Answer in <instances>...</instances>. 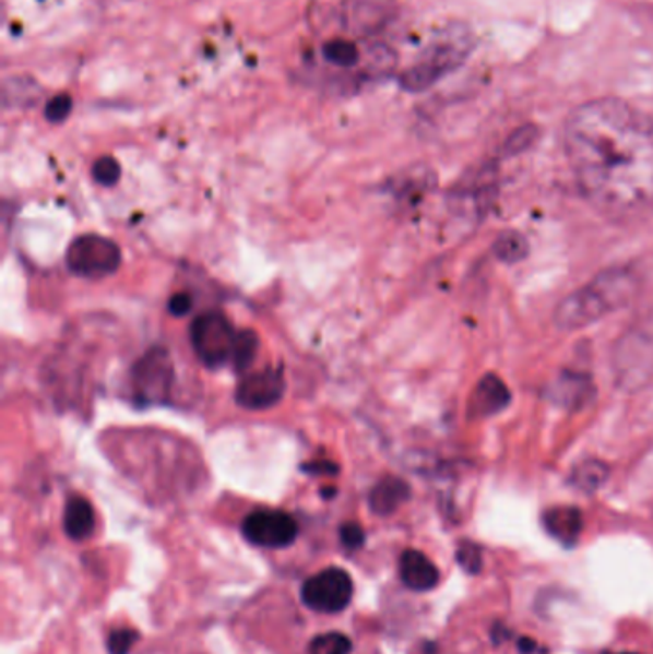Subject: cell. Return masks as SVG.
Instances as JSON below:
<instances>
[{
	"instance_id": "cell-1",
	"label": "cell",
	"mask_w": 653,
	"mask_h": 654,
	"mask_svg": "<svg viewBox=\"0 0 653 654\" xmlns=\"http://www.w3.org/2000/svg\"><path fill=\"white\" fill-rule=\"evenodd\" d=\"M563 146L579 190L594 207L630 216L653 207V117L599 98L573 109Z\"/></svg>"
},
{
	"instance_id": "cell-2",
	"label": "cell",
	"mask_w": 653,
	"mask_h": 654,
	"mask_svg": "<svg viewBox=\"0 0 653 654\" xmlns=\"http://www.w3.org/2000/svg\"><path fill=\"white\" fill-rule=\"evenodd\" d=\"M634 287L637 280L629 270H607L561 302L556 310V323L563 330H579L596 322L602 316L622 307Z\"/></svg>"
},
{
	"instance_id": "cell-3",
	"label": "cell",
	"mask_w": 653,
	"mask_h": 654,
	"mask_svg": "<svg viewBox=\"0 0 653 654\" xmlns=\"http://www.w3.org/2000/svg\"><path fill=\"white\" fill-rule=\"evenodd\" d=\"M472 35L466 27H449L431 40L418 60L401 75V86L408 93H422L456 70L472 50Z\"/></svg>"
},
{
	"instance_id": "cell-4",
	"label": "cell",
	"mask_w": 653,
	"mask_h": 654,
	"mask_svg": "<svg viewBox=\"0 0 653 654\" xmlns=\"http://www.w3.org/2000/svg\"><path fill=\"white\" fill-rule=\"evenodd\" d=\"M238 333L234 332L233 323L221 312H205L198 316L190 340L195 355L211 370L223 368L225 364L233 362L234 345Z\"/></svg>"
},
{
	"instance_id": "cell-5",
	"label": "cell",
	"mask_w": 653,
	"mask_h": 654,
	"mask_svg": "<svg viewBox=\"0 0 653 654\" xmlns=\"http://www.w3.org/2000/svg\"><path fill=\"white\" fill-rule=\"evenodd\" d=\"M66 262L75 276L102 280L119 269L121 251L111 239L86 234L71 243Z\"/></svg>"
},
{
	"instance_id": "cell-6",
	"label": "cell",
	"mask_w": 653,
	"mask_h": 654,
	"mask_svg": "<svg viewBox=\"0 0 653 654\" xmlns=\"http://www.w3.org/2000/svg\"><path fill=\"white\" fill-rule=\"evenodd\" d=\"M305 605L322 615L342 613L353 599V580L343 569H324L309 578L301 587Z\"/></svg>"
},
{
	"instance_id": "cell-7",
	"label": "cell",
	"mask_w": 653,
	"mask_h": 654,
	"mask_svg": "<svg viewBox=\"0 0 653 654\" xmlns=\"http://www.w3.org/2000/svg\"><path fill=\"white\" fill-rule=\"evenodd\" d=\"M241 532L253 546L282 549L296 542L299 526L296 519L284 511L257 509L246 516V521L241 524Z\"/></svg>"
},
{
	"instance_id": "cell-8",
	"label": "cell",
	"mask_w": 653,
	"mask_h": 654,
	"mask_svg": "<svg viewBox=\"0 0 653 654\" xmlns=\"http://www.w3.org/2000/svg\"><path fill=\"white\" fill-rule=\"evenodd\" d=\"M171 358L164 348H152L149 355L142 356L141 362L134 366V391L144 402H164L171 389Z\"/></svg>"
},
{
	"instance_id": "cell-9",
	"label": "cell",
	"mask_w": 653,
	"mask_h": 654,
	"mask_svg": "<svg viewBox=\"0 0 653 654\" xmlns=\"http://www.w3.org/2000/svg\"><path fill=\"white\" fill-rule=\"evenodd\" d=\"M286 393V381L281 371L266 370L248 376L236 389V402L246 409L273 408Z\"/></svg>"
},
{
	"instance_id": "cell-10",
	"label": "cell",
	"mask_w": 653,
	"mask_h": 654,
	"mask_svg": "<svg viewBox=\"0 0 653 654\" xmlns=\"http://www.w3.org/2000/svg\"><path fill=\"white\" fill-rule=\"evenodd\" d=\"M399 572L403 584L413 592H429L439 584V570L436 564L428 555L416 549H406L405 554L401 555Z\"/></svg>"
},
{
	"instance_id": "cell-11",
	"label": "cell",
	"mask_w": 653,
	"mask_h": 654,
	"mask_svg": "<svg viewBox=\"0 0 653 654\" xmlns=\"http://www.w3.org/2000/svg\"><path fill=\"white\" fill-rule=\"evenodd\" d=\"M546 532L566 547L575 546L583 531V515L575 508H556L543 516Z\"/></svg>"
},
{
	"instance_id": "cell-12",
	"label": "cell",
	"mask_w": 653,
	"mask_h": 654,
	"mask_svg": "<svg viewBox=\"0 0 653 654\" xmlns=\"http://www.w3.org/2000/svg\"><path fill=\"white\" fill-rule=\"evenodd\" d=\"M411 498V488L401 478H385L370 494V508L376 515L395 513Z\"/></svg>"
},
{
	"instance_id": "cell-13",
	"label": "cell",
	"mask_w": 653,
	"mask_h": 654,
	"mask_svg": "<svg viewBox=\"0 0 653 654\" xmlns=\"http://www.w3.org/2000/svg\"><path fill=\"white\" fill-rule=\"evenodd\" d=\"M63 531L71 539H86L94 532V509L85 498L73 496L63 511Z\"/></svg>"
},
{
	"instance_id": "cell-14",
	"label": "cell",
	"mask_w": 653,
	"mask_h": 654,
	"mask_svg": "<svg viewBox=\"0 0 653 654\" xmlns=\"http://www.w3.org/2000/svg\"><path fill=\"white\" fill-rule=\"evenodd\" d=\"M43 88L33 78L16 75V78L4 79L2 85V102L7 108H25L39 100Z\"/></svg>"
},
{
	"instance_id": "cell-15",
	"label": "cell",
	"mask_w": 653,
	"mask_h": 654,
	"mask_svg": "<svg viewBox=\"0 0 653 654\" xmlns=\"http://www.w3.org/2000/svg\"><path fill=\"white\" fill-rule=\"evenodd\" d=\"M322 56L328 63H332L335 68H353L360 60V50L351 40L334 39L328 40L324 45Z\"/></svg>"
},
{
	"instance_id": "cell-16",
	"label": "cell",
	"mask_w": 653,
	"mask_h": 654,
	"mask_svg": "<svg viewBox=\"0 0 653 654\" xmlns=\"http://www.w3.org/2000/svg\"><path fill=\"white\" fill-rule=\"evenodd\" d=\"M257 348H259V337L256 332L246 330V332L238 333L233 355V366L236 371L248 370L256 360Z\"/></svg>"
},
{
	"instance_id": "cell-17",
	"label": "cell",
	"mask_w": 653,
	"mask_h": 654,
	"mask_svg": "<svg viewBox=\"0 0 653 654\" xmlns=\"http://www.w3.org/2000/svg\"><path fill=\"white\" fill-rule=\"evenodd\" d=\"M351 649H353V643L347 635L330 631V633L312 639L309 654H349Z\"/></svg>"
},
{
	"instance_id": "cell-18",
	"label": "cell",
	"mask_w": 653,
	"mask_h": 654,
	"mask_svg": "<svg viewBox=\"0 0 653 654\" xmlns=\"http://www.w3.org/2000/svg\"><path fill=\"white\" fill-rule=\"evenodd\" d=\"M607 471L602 463L589 462L579 465L575 471V483L577 488H581L584 492H594L604 480H606Z\"/></svg>"
},
{
	"instance_id": "cell-19",
	"label": "cell",
	"mask_w": 653,
	"mask_h": 654,
	"mask_svg": "<svg viewBox=\"0 0 653 654\" xmlns=\"http://www.w3.org/2000/svg\"><path fill=\"white\" fill-rule=\"evenodd\" d=\"M456 561L467 574H479L483 569L482 547L472 542H462L456 549Z\"/></svg>"
},
{
	"instance_id": "cell-20",
	"label": "cell",
	"mask_w": 653,
	"mask_h": 654,
	"mask_svg": "<svg viewBox=\"0 0 653 654\" xmlns=\"http://www.w3.org/2000/svg\"><path fill=\"white\" fill-rule=\"evenodd\" d=\"M93 177L100 186H116L121 178V167L114 157H100L94 163Z\"/></svg>"
},
{
	"instance_id": "cell-21",
	"label": "cell",
	"mask_w": 653,
	"mask_h": 654,
	"mask_svg": "<svg viewBox=\"0 0 653 654\" xmlns=\"http://www.w3.org/2000/svg\"><path fill=\"white\" fill-rule=\"evenodd\" d=\"M497 254L502 261L515 262L520 261L525 254V241L518 234H504L498 239Z\"/></svg>"
},
{
	"instance_id": "cell-22",
	"label": "cell",
	"mask_w": 653,
	"mask_h": 654,
	"mask_svg": "<svg viewBox=\"0 0 653 654\" xmlns=\"http://www.w3.org/2000/svg\"><path fill=\"white\" fill-rule=\"evenodd\" d=\"M71 109H73V100L70 94H58L52 100H48L45 117L50 123H62L70 117Z\"/></svg>"
},
{
	"instance_id": "cell-23",
	"label": "cell",
	"mask_w": 653,
	"mask_h": 654,
	"mask_svg": "<svg viewBox=\"0 0 653 654\" xmlns=\"http://www.w3.org/2000/svg\"><path fill=\"white\" fill-rule=\"evenodd\" d=\"M136 641H139V633L129 628L111 631L108 639L109 654H129Z\"/></svg>"
},
{
	"instance_id": "cell-24",
	"label": "cell",
	"mask_w": 653,
	"mask_h": 654,
	"mask_svg": "<svg viewBox=\"0 0 653 654\" xmlns=\"http://www.w3.org/2000/svg\"><path fill=\"white\" fill-rule=\"evenodd\" d=\"M340 538H342L343 546L349 547V549H358L365 544V531L357 523L343 524Z\"/></svg>"
},
{
	"instance_id": "cell-25",
	"label": "cell",
	"mask_w": 653,
	"mask_h": 654,
	"mask_svg": "<svg viewBox=\"0 0 653 654\" xmlns=\"http://www.w3.org/2000/svg\"><path fill=\"white\" fill-rule=\"evenodd\" d=\"M190 308H192V297L187 295V293H179V295H175V297L169 300V312H171L173 316L188 314Z\"/></svg>"
},
{
	"instance_id": "cell-26",
	"label": "cell",
	"mask_w": 653,
	"mask_h": 654,
	"mask_svg": "<svg viewBox=\"0 0 653 654\" xmlns=\"http://www.w3.org/2000/svg\"><path fill=\"white\" fill-rule=\"evenodd\" d=\"M304 469L309 473H322V475H334L337 471L332 463H309Z\"/></svg>"
},
{
	"instance_id": "cell-27",
	"label": "cell",
	"mask_w": 653,
	"mask_h": 654,
	"mask_svg": "<svg viewBox=\"0 0 653 654\" xmlns=\"http://www.w3.org/2000/svg\"><path fill=\"white\" fill-rule=\"evenodd\" d=\"M518 649L521 654H535L538 651L537 641L531 638H520L518 639Z\"/></svg>"
},
{
	"instance_id": "cell-28",
	"label": "cell",
	"mask_w": 653,
	"mask_h": 654,
	"mask_svg": "<svg viewBox=\"0 0 653 654\" xmlns=\"http://www.w3.org/2000/svg\"><path fill=\"white\" fill-rule=\"evenodd\" d=\"M617 654H640V653H617Z\"/></svg>"
}]
</instances>
